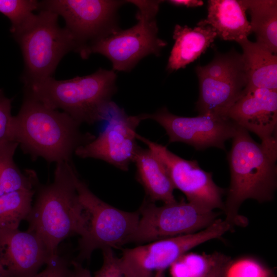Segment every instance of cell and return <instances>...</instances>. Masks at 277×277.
I'll list each match as a JSON object with an SVG mask.
<instances>
[{
  "mask_svg": "<svg viewBox=\"0 0 277 277\" xmlns=\"http://www.w3.org/2000/svg\"><path fill=\"white\" fill-rule=\"evenodd\" d=\"M227 154L230 179L223 211L233 227H245L247 218L239 214L243 203H260L273 200L277 188V152L254 141L248 131L238 125Z\"/></svg>",
  "mask_w": 277,
  "mask_h": 277,
  "instance_id": "1",
  "label": "cell"
},
{
  "mask_svg": "<svg viewBox=\"0 0 277 277\" xmlns=\"http://www.w3.org/2000/svg\"><path fill=\"white\" fill-rule=\"evenodd\" d=\"M80 125L66 113L24 93L18 113L13 117L14 140L32 158L56 163L70 162L79 147L95 138L82 132Z\"/></svg>",
  "mask_w": 277,
  "mask_h": 277,
  "instance_id": "2",
  "label": "cell"
},
{
  "mask_svg": "<svg viewBox=\"0 0 277 277\" xmlns=\"http://www.w3.org/2000/svg\"><path fill=\"white\" fill-rule=\"evenodd\" d=\"M76 170L71 161L56 163L54 180L35 186V201L26 219L28 230L43 242L52 257L58 253L60 243L73 235H81L84 227L83 207L74 176Z\"/></svg>",
  "mask_w": 277,
  "mask_h": 277,
  "instance_id": "3",
  "label": "cell"
},
{
  "mask_svg": "<svg viewBox=\"0 0 277 277\" xmlns=\"http://www.w3.org/2000/svg\"><path fill=\"white\" fill-rule=\"evenodd\" d=\"M116 74L99 68L87 75L57 80L52 76L24 84L26 93L53 109H60L81 125L105 120L116 91Z\"/></svg>",
  "mask_w": 277,
  "mask_h": 277,
  "instance_id": "4",
  "label": "cell"
},
{
  "mask_svg": "<svg viewBox=\"0 0 277 277\" xmlns=\"http://www.w3.org/2000/svg\"><path fill=\"white\" fill-rule=\"evenodd\" d=\"M162 1L130 0L137 8L136 24L101 38L86 47L80 54L86 59L92 53L107 57L113 71L129 72L144 57L159 56L167 43L158 37L156 16Z\"/></svg>",
  "mask_w": 277,
  "mask_h": 277,
  "instance_id": "5",
  "label": "cell"
},
{
  "mask_svg": "<svg viewBox=\"0 0 277 277\" xmlns=\"http://www.w3.org/2000/svg\"><path fill=\"white\" fill-rule=\"evenodd\" d=\"M58 17L50 10L40 9L13 35L24 58V84L51 77L63 57L70 51H76L70 33L59 26Z\"/></svg>",
  "mask_w": 277,
  "mask_h": 277,
  "instance_id": "6",
  "label": "cell"
},
{
  "mask_svg": "<svg viewBox=\"0 0 277 277\" xmlns=\"http://www.w3.org/2000/svg\"><path fill=\"white\" fill-rule=\"evenodd\" d=\"M75 184L83 207L84 224L76 261L89 259L92 252L126 244L136 230L140 213L117 209L96 196L75 172Z\"/></svg>",
  "mask_w": 277,
  "mask_h": 277,
  "instance_id": "7",
  "label": "cell"
},
{
  "mask_svg": "<svg viewBox=\"0 0 277 277\" xmlns=\"http://www.w3.org/2000/svg\"><path fill=\"white\" fill-rule=\"evenodd\" d=\"M233 228L225 220L217 219L207 228L196 232L124 249L119 258L120 264L129 277H153L155 272L165 270L190 249L221 237Z\"/></svg>",
  "mask_w": 277,
  "mask_h": 277,
  "instance_id": "8",
  "label": "cell"
},
{
  "mask_svg": "<svg viewBox=\"0 0 277 277\" xmlns=\"http://www.w3.org/2000/svg\"><path fill=\"white\" fill-rule=\"evenodd\" d=\"M127 1L45 0L39 10L61 16L65 28L73 38L79 54L94 42L118 30L117 12Z\"/></svg>",
  "mask_w": 277,
  "mask_h": 277,
  "instance_id": "9",
  "label": "cell"
},
{
  "mask_svg": "<svg viewBox=\"0 0 277 277\" xmlns=\"http://www.w3.org/2000/svg\"><path fill=\"white\" fill-rule=\"evenodd\" d=\"M138 211L137 228L126 244L151 242L196 232L212 224L219 215L184 200L162 206L145 201Z\"/></svg>",
  "mask_w": 277,
  "mask_h": 277,
  "instance_id": "10",
  "label": "cell"
},
{
  "mask_svg": "<svg viewBox=\"0 0 277 277\" xmlns=\"http://www.w3.org/2000/svg\"><path fill=\"white\" fill-rule=\"evenodd\" d=\"M136 138L146 145L160 161L174 189L182 191L188 202L208 211L217 208L223 210L225 190L214 182L212 172L203 170L196 160L182 158L166 146L137 133Z\"/></svg>",
  "mask_w": 277,
  "mask_h": 277,
  "instance_id": "11",
  "label": "cell"
},
{
  "mask_svg": "<svg viewBox=\"0 0 277 277\" xmlns=\"http://www.w3.org/2000/svg\"><path fill=\"white\" fill-rule=\"evenodd\" d=\"M104 120L108 121L105 129L92 141L79 147L74 154L83 159L101 160L127 171L138 146L136 129L145 120L144 113L128 115L111 101Z\"/></svg>",
  "mask_w": 277,
  "mask_h": 277,
  "instance_id": "12",
  "label": "cell"
},
{
  "mask_svg": "<svg viewBox=\"0 0 277 277\" xmlns=\"http://www.w3.org/2000/svg\"><path fill=\"white\" fill-rule=\"evenodd\" d=\"M165 130L169 143L181 142L203 150L213 147L226 150L225 143L232 138L238 125L230 120L210 114L194 117L178 116L162 107L153 113H144Z\"/></svg>",
  "mask_w": 277,
  "mask_h": 277,
  "instance_id": "13",
  "label": "cell"
},
{
  "mask_svg": "<svg viewBox=\"0 0 277 277\" xmlns=\"http://www.w3.org/2000/svg\"><path fill=\"white\" fill-rule=\"evenodd\" d=\"M225 117L256 134L262 145L277 152V90L255 89L246 92Z\"/></svg>",
  "mask_w": 277,
  "mask_h": 277,
  "instance_id": "14",
  "label": "cell"
},
{
  "mask_svg": "<svg viewBox=\"0 0 277 277\" xmlns=\"http://www.w3.org/2000/svg\"><path fill=\"white\" fill-rule=\"evenodd\" d=\"M51 258L42 240L28 230L0 240V262L8 277H34Z\"/></svg>",
  "mask_w": 277,
  "mask_h": 277,
  "instance_id": "15",
  "label": "cell"
},
{
  "mask_svg": "<svg viewBox=\"0 0 277 277\" xmlns=\"http://www.w3.org/2000/svg\"><path fill=\"white\" fill-rule=\"evenodd\" d=\"M199 97L196 103L199 114L225 117L229 108L244 94L247 85L244 64L233 71L210 77L197 74Z\"/></svg>",
  "mask_w": 277,
  "mask_h": 277,
  "instance_id": "16",
  "label": "cell"
},
{
  "mask_svg": "<svg viewBox=\"0 0 277 277\" xmlns=\"http://www.w3.org/2000/svg\"><path fill=\"white\" fill-rule=\"evenodd\" d=\"M247 10L246 0H210L207 18L197 25H208L221 39L238 42L252 33Z\"/></svg>",
  "mask_w": 277,
  "mask_h": 277,
  "instance_id": "17",
  "label": "cell"
},
{
  "mask_svg": "<svg viewBox=\"0 0 277 277\" xmlns=\"http://www.w3.org/2000/svg\"><path fill=\"white\" fill-rule=\"evenodd\" d=\"M217 36L208 25L193 28L176 25L173 34L174 44L166 69L169 72L185 68L196 60L213 42Z\"/></svg>",
  "mask_w": 277,
  "mask_h": 277,
  "instance_id": "18",
  "label": "cell"
},
{
  "mask_svg": "<svg viewBox=\"0 0 277 277\" xmlns=\"http://www.w3.org/2000/svg\"><path fill=\"white\" fill-rule=\"evenodd\" d=\"M133 163L136 168V178L150 201L164 204L174 203V187L164 166L148 148L138 146Z\"/></svg>",
  "mask_w": 277,
  "mask_h": 277,
  "instance_id": "19",
  "label": "cell"
},
{
  "mask_svg": "<svg viewBox=\"0 0 277 277\" xmlns=\"http://www.w3.org/2000/svg\"><path fill=\"white\" fill-rule=\"evenodd\" d=\"M237 43L243 49L247 71L248 83L245 93L255 89L277 90L276 55L248 38Z\"/></svg>",
  "mask_w": 277,
  "mask_h": 277,
  "instance_id": "20",
  "label": "cell"
},
{
  "mask_svg": "<svg viewBox=\"0 0 277 277\" xmlns=\"http://www.w3.org/2000/svg\"><path fill=\"white\" fill-rule=\"evenodd\" d=\"M251 16L252 32L256 43L272 53H277V1L275 0H246Z\"/></svg>",
  "mask_w": 277,
  "mask_h": 277,
  "instance_id": "21",
  "label": "cell"
},
{
  "mask_svg": "<svg viewBox=\"0 0 277 277\" xmlns=\"http://www.w3.org/2000/svg\"><path fill=\"white\" fill-rule=\"evenodd\" d=\"M15 141L0 145V196L21 190H33L38 178L33 171L23 173L14 163L13 156L18 146Z\"/></svg>",
  "mask_w": 277,
  "mask_h": 277,
  "instance_id": "22",
  "label": "cell"
},
{
  "mask_svg": "<svg viewBox=\"0 0 277 277\" xmlns=\"http://www.w3.org/2000/svg\"><path fill=\"white\" fill-rule=\"evenodd\" d=\"M33 190H21L0 196V240L18 230L32 208Z\"/></svg>",
  "mask_w": 277,
  "mask_h": 277,
  "instance_id": "23",
  "label": "cell"
},
{
  "mask_svg": "<svg viewBox=\"0 0 277 277\" xmlns=\"http://www.w3.org/2000/svg\"><path fill=\"white\" fill-rule=\"evenodd\" d=\"M219 253H184L169 267L171 277H206L215 263Z\"/></svg>",
  "mask_w": 277,
  "mask_h": 277,
  "instance_id": "24",
  "label": "cell"
},
{
  "mask_svg": "<svg viewBox=\"0 0 277 277\" xmlns=\"http://www.w3.org/2000/svg\"><path fill=\"white\" fill-rule=\"evenodd\" d=\"M225 277H276L275 271L260 258L245 254L231 258Z\"/></svg>",
  "mask_w": 277,
  "mask_h": 277,
  "instance_id": "25",
  "label": "cell"
},
{
  "mask_svg": "<svg viewBox=\"0 0 277 277\" xmlns=\"http://www.w3.org/2000/svg\"><path fill=\"white\" fill-rule=\"evenodd\" d=\"M37 9L39 2L36 0H0V13L10 20L13 35L27 24Z\"/></svg>",
  "mask_w": 277,
  "mask_h": 277,
  "instance_id": "26",
  "label": "cell"
},
{
  "mask_svg": "<svg viewBox=\"0 0 277 277\" xmlns=\"http://www.w3.org/2000/svg\"><path fill=\"white\" fill-rule=\"evenodd\" d=\"M11 103L12 100L7 97L3 91L0 89V145L10 141H15Z\"/></svg>",
  "mask_w": 277,
  "mask_h": 277,
  "instance_id": "27",
  "label": "cell"
},
{
  "mask_svg": "<svg viewBox=\"0 0 277 277\" xmlns=\"http://www.w3.org/2000/svg\"><path fill=\"white\" fill-rule=\"evenodd\" d=\"M102 250L103 263L94 273V277H129L123 271L119 258L113 253L112 248L106 247Z\"/></svg>",
  "mask_w": 277,
  "mask_h": 277,
  "instance_id": "28",
  "label": "cell"
},
{
  "mask_svg": "<svg viewBox=\"0 0 277 277\" xmlns=\"http://www.w3.org/2000/svg\"><path fill=\"white\" fill-rule=\"evenodd\" d=\"M46 265L34 277H71V262L58 253L51 257Z\"/></svg>",
  "mask_w": 277,
  "mask_h": 277,
  "instance_id": "29",
  "label": "cell"
},
{
  "mask_svg": "<svg viewBox=\"0 0 277 277\" xmlns=\"http://www.w3.org/2000/svg\"><path fill=\"white\" fill-rule=\"evenodd\" d=\"M230 259V256L219 252L215 263L206 277H225Z\"/></svg>",
  "mask_w": 277,
  "mask_h": 277,
  "instance_id": "30",
  "label": "cell"
},
{
  "mask_svg": "<svg viewBox=\"0 0 277 277\" xmlns=\"http://www.w3.org/2000/svg\"><path fill=\"white\" fill-rule=\"evenodd\" d=\"M71 277H92L90 271L84 268L81 262L72 260L71 261Z\"/></svg>",
  "mask_w": 277,
  "mask_h": 277,
  "instance_id": "31",
  "label": "cell"
},
{
  "mask_svg": "<svg viewBox=\"0 0 277 277\" xmlns=\"http://www.w3.org/2000/svg\"><path fill=\"white\" fill-rule=\"evenodd\" d=\"M167 2L175 6L187 8L199 7L204 4L203 2L200 0H170Z\"/></svg>",
  "mask_w": 277,
  "mask_h": 277,
  "instance_id": "32",
  "label": "cell"
},
{
  "mask_svg": "<svg viewBox=\"0 0 277 277\" xmlns=\"http://www.w3.org/2000/svg\"><path fill=\"white\" fill-rule=\"evenodd\" d=\"M0 277H8L5 269L0 262Z\"/></svg>",
  "mask_w": 277,
  "mask_h": 277,
  "instance_id": "33",
  "label": "cell"
},
{
  "mask_svg": "<svg viewBox=\"0 0 277 277\" xmlns=\"http://www.w3.org/2000/svg\"><path fill=\"white\" fill-rule=\"evenodd\" d=\"M153 277H165V270H159L155 272Z\"/></svg>",
  "mask_w": 277,
  "mask_h": 277,
  "instance_id": "34",
  "label": "cell"
}]
</instances>
